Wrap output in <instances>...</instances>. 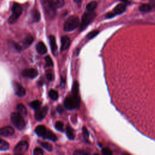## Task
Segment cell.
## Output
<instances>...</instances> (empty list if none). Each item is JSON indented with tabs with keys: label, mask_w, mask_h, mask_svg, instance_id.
Segmentation results:
<instances>
[{
	"label": "cell",
	"mask_w": 155,
	"mask_h": 155,
	"mask_svg": "<svg viewBox=\"0 0 155 155\" xmlns=\"http://www.w3.org/2000/svg\"><path fill=\"white\" fill-rule=\"evenodd\" d=\"M80 24V20L76 16H70L64 23V29L66 32H71L76 29Z\"/></svg>",
	"instance_id": "6da1fadb"
},
{
	"label": "cell",
	"mask_w": 155,
	"mask_h": 155,
	"mask_svg": "<svg viewBox=\"0 0 155 155\" xmlns=\"http://www.w3.org/2000/svg\"><path fill=\"white\" fill-rule=\"evenodd\" d=\"M11 119L13 124L18 129V130H23L25 127V120L21 115L19 113H12L11 115Z\"/></svg>",
	"instance_id": "7a4b0ae2"
},
{
	"label": "cell",
	"mask_w": 155,
	"mask_h": 155,
	"mask_svg": "<svg viewBox=\"0 0 155 155\" xmlns=\"http://www.w3.org/2000/svg\"><path fill=\"white\" fill-rule=\"evenodd\" d=\"M96 17V13L93 12H89L85 13L82 17L80 24V30H84L88 25L91 24Z\"/></svg>",
	"instance_id": "3957f363"
},
{
	"label": "cell",
	"mask_w": 155,
	"mask_h": 155,
	"mask_svg": "<svg viewBox=\"0 0 155 155\" xmlns=\"http://www.w3.org/2000/svg\"><path fill=\"white\" fill-rule=\"evenodd\" d=\"M23 12V9L21 6L18 4L15 3L12 7V15L8 18V23L10 24H14L15 23L17 20H18L19 17L21 15Z\"/></svg>",
	"instance_id": "277c9868"
},
{
	"label": "cell",
	"mask_w": 155,
	"mask_h": 155,
	"mask_svg": "<svg viewBox=\"0 0 155 155\" xmlns=\"http://www.w3.org/2000/svg\"><path fill=\"white\" fill-rule=\"evenodd\" d=\"M42 4L47 18L50 20L54 18L56 13V8L49 3L46 0H42Z\"/></svg>",
	"instance_id": "5b68a950"
},
{
	"label": "cell",
	"mask_w": 155,
	"mask_h": 155,
	"mask_svg": "<svg viewBox=\"0 0 155 155\" xmlns=\"http://www.w3.org/2000/svg\"><path fill=\"white\" fill-rule=\"evenodd\" d=\"M80 99L74 97H67L64 101V106L67 110H73L78 108L80 106Z\"/></svg>",
	"instance_id": "8992f818"
},
{
	"label": "cell",
	"mask_w": 155,
	"mask_h": 155,
	"mask_svg": "<svg viewBox=\"0 0 155 155\" xmlns=\"http://www.w3.org/2000/svg\"><path fill=\"white\" fill-rule=\"evenodd\" d=\"M28 149V142L25 141H21L16 145L14 149V152L15 154H23L27 151Z\"/></svg>",
	"instance_id": "52a82bcc"
},
{
	"label": "cell",
	"mask_w": 155,
	"mask_h": 155,
	"mask_svg": "<svg viewBox=\"0 0 155 155\" xmlns=\"http://www.w3.org/2000/svg\"><path fill=\"white\" fill-rule=\"evenodd\" d=\"M48 111V107L47 106H45L44 107L39 108V109L36 110V112L35 114V119L39 121H41L43 119H44Z\"/></svg>",
	"instance_id": "ba28073f"
},
{
	"label": "cell",
	"mask_w": 155,
	"mask_h": 155,
	"mask_svg": "<svg viewBox=\"0 0 155 155\" xmlns=\"http://www.w3.org/2000/svg\"><path fill=\"white\" fill-rule=\"evenodd\" d=\"M13 87L15 94L19 97H23L25 95V90L18 82H13Z\"/></svg>",
	"instance_id": "9c48e42d"
},
{
	"label": "cell",
	"mask_w": 155,
	"mask_h": 155,
	"mask_svg": "<svg viewBox=\"0 0 155 155\" xmlns=\"http://www.w3.org/2000/svg\"><path fill=\"white\" fill-rule=\"evenodd\" d=\"M23 75L25 77H28L29 78H35L38 75V72L36 69L34 68H27L24 69L22 72Z\"/></svg>",
	"instance_id": "30bf717a"
},
{
	"label": "cell",
	"mask_w": 155,
	"mask_h": 155,
	"mask_svg": "<svg viewBox=\"0 0 155 155\" xmlns=\"http://www.w3.org/2000/svg\"><path fill=\"white\" fill-rule=\"evenodd\" d=\"M14 134L13 128L11 127H5L0 128V135L4 137H9Z\"/></svg>",
	"instance_id": "8fae6325"
},
{
	"label": "cell",
	"mask_w": 155,
	"mask_h": 155,
	"mask_svg": "<svg viewBox=\"0 0 155 155\" xmlns=\"http://www.w3.org/2000/svg\"><path fill=\"white\" fill-rule=\"evenodd\" d=\"M61 50L64 51L68 49L70 45V39L67 36H64L61 38Z\"/></svg>",
	"instance_id": "7c38bea8"
},
{
	"label": "cell",
	"mask_w": 155,
	"mask_h": 155,
	"mask_svg": "<svg viewBox=\"0 0 155 155\" xmlns=\"http://www.w3.org/2000/svg\"><path fill=\"white\" fill-rule=\"evenodd\" d=\"M36 49L37 52L41 55H44L47 53V49L44 44V42H39L37 43L36 46Z\"/></svg>",
	"instance_id": "4fadbf2b"
},
{
	"label": "cell",
	"mask_w": 155,
	"mask_h": 155,
	"mask_svg": "<svg viewBox=\"0 0 155 155\" xmlns=\"http://www.w3.org/2000/svg\"><path fill=\"white\" fill-rule=\"evenodd\" d=\"M49 42H50V45L51 47V51H52L53 54L56 55L57 51V45H56L55 38L52 35H50L49 36Z\"/></svg>",
	"instance_id": "5bb4252c"
},
{
	"label": "cell",
	"mask_w": 155,
	"mask_h": 155,
	"mask_svg": "<svg viewBox=\"0 0 155 155\" xmlns=\"http://www.w3.org/2000/svg\"><path fill=\"white\" fill-rule=\"evenodd\" d=\"M126 10V6L125 4L120 3L117 5L113 9V13L115 15H119L124 13Z\"/></svg>",
	"instance_id": "9a60e30c"
},
{
	"label": "cell",
	"mask_w": 155,
	"mask_h": 155,
	"mask_svg": "<svg viewBox=\"0 0 155 155\" xmlns=\"http://www.w3.org/2000/svg\"><path fill=\"white\" fill-rule=\"evenodd\" d=\"M46 1L56 8H61L64 5V0H46Z\"/></svg>",
	"instance_id": "2e32d148"
},
{
	"label": "cell",
	"mask_w": 155,
	"mask_h": 155,
	"mask_svg": "<svg viewBox=\"0 0 155 155\" xmlns=\"http://www.w3.org/2000/svg\"><path fill=\"white\" fill-rule=\"evenodd\" d=\"M43 138L51 140L52 141H56L57 140V137L55 135V133H54L52 132H51L50 130H47L44 135L42 136Z\"/></svg>",
	"instance_id": "e0dca14e"
},
{
	"label": "cell",
	"mask_w": 155,
	"mask_h": 155,
	"mask_svg": "<svg viewBox=\"0 0 155 155\" xmlns=\"http://www.w3.org/2000/svg\"><path fill=\"white\" fill-rule=\"evenodd\" d=\"M46 131L47 129L44 125H38L35 128V133L39 137H42L44 136Z\"/></svg>",
	"instance_id": "ac0fdd59"
},
{
	"label": "cell",
	"mask_w": 155,
	"mask_h": 155,
	"mask_svg": "<svg viewBox=\"0 0 155 155\" xmlns=\"http://www.w3.org/2000/svg\"><path fill=\"white\" fill-rule=\"evenodd\" d=\"M72 94H73V97L80 99L79 95V84L76 81H75L73 85Z\"/></svg>",
	"instance_id": "d6986e66"
},
{
	"label": "cell",
	"mask_w": 155,
	"mask_h": 155,
	"mask_svg": "<svg viewBox=\"0 0 155 155\" xmlns=\"http://www.w3.org/2000/svg\"><path fill=\"white\" fill-rule=\"evenodd\" d=\"M66 135L67 137L70 140H73L75 137V132L69 125H67L66 127Z\"/></svg>",
	"instance_id": "ffe728a7"
},
{
	"label": "cell",
	"mask_w": 155,
	"mask_h": 155,
	"mask_svg": "<svg viewBox=\"0 0 155 155\" xmlns=\"http://www.w3.org/2000/svg\"><path fill=\"white\" fill-rule=\"evenodd\" d=\"M17 110H18V113L23 116H25L27 115V110L26 107L22 104L18 105V106H17Z\"/></svg>",
	"instance_id": "44dd1931"
},
{
	"label": "cell",
	"mask_w": 155,
	"mask_h": 155,
	"mask_svg": "<svg viewBox=\"0 0 155 155\" xmlns=\"http://www.w3.org/2000/svg\"><path fill=\"white\" fill-rule=\"evenodd\" d=\"M32 16L34 22H38L40 20L41 15L38 11L33 10L32 12Z\"/></svg>",
	"instance_id": "7402d4cb"
},
{
	"label": "cell",
	"mask_w": 155,
	"mask_h": 155,
	"mask_svg": "<svg viewBox=\"0 0 155 155\" xmlns=\"http://www.w3.org/2000/svg\"><path fill=\"white\" fill-rule=\"evenodd\" d=\"M97 7V3L96 1H92L89 3L87 6H86V9L88 12H93Z\"/></svg>",
	"instance_id": "603a6c76"
},
{
	"label": "cell",
	"mask_w": 155,
	"mask_h": 155,
	"mask_svg": "<svg viewBox=\"0 0 155 155\" xmlns=\"http://www.w3.org/2000/svg\"><path fill=\"white\" fill-rule=\"evenodd\" d=\"M9 148V145L4 140L0 138V150L5 151Z\"/></svg>",
	"instance_id": "cb8c5ba5"
},
{
	"label": "cell",
	"mask_w": 155,
	"mask_h": 155,
	"mask_svg": "<svg viewBox=\"0 0 155 155\" xmlns=\"http://www.w3.org/2000/svg\"><path fill=\"white\" fill-rule=\"evenodd\" d=\"M30 106L34 110H38L41 106V102L38 100L33 101L30 103Z\"/></svg>",
	"instance_id": "d4e9b609"
},
{
	"label": "cell",
	"mask_w": 155,
	"mask_h": 155,
	"mask_svg": "<svg viewBox=\"0 0 155 155\" xmlns=\"http://www.w3.org/2000/svg\"><path fill=\"white\" fill-rule=\"evenodd\" d=\"M139 9L142 12H149L151 10V7L148 4H144L140 7Z\"/></svg>",
	"instance_id": "484cf974"
},
{
	"label": "cell",
	"mask_w": 155,
	"mask_h": 155,
	"mask_svg": "<svg viewBox=\"0 0 155 155\" xmlns=\"http://www.w3.org/2000/svg\"><path fill=\"white\" fill-rule=\"evenodd\" d=\"M33 41V38L32 35H29L26 38H25V40H24V45L25 46V47H27L28 46H29L30 45H31Z\"/></svg>",
	"instance_id": "4316f807"
},
{
	"label": "cell",
	"mask_w": 155,
	"mask_h": 155,
	"mask_svg": "<svg viewBox=\"0 0 155 155\" xmlns=\"http://www.w3.org/2000/svg\"><path fill=\"white\" fill-rule=\"evenodd\" d=\"M49 97L54 101H56L58 98V93L56 91L54 90H50L49 93Z\"/></svg>",
	"instance_id": "83f0119b"
},
{
	"label": "cell",
	"mask_w": 155,
	"mask_h": 155,
	"mask_svg": "<svg viewBox=\"0 0 155 155\" xmlns=\"http://www.w3.org/2000/svg\"><path fill=\"white\" fill-rule=\"evenodd\" d=\"M40 145L42 146V147H44L45 149H46L47 151H51L53 149L52 146L50 144H49V142H39Z\"/></svg>",
	"instance_id": "f1b7e54d"
},
{
	"label": "cell",
	"mask_w": 155,
	"mask_h": 155,
	"mask_svg": "<svg viewBox=\"0 0 155 155\" xmlns=\"http://www.w3.org/2000/svg\"><path fill=\"white\" fill-rule=\"evenodd\" d=\"M99 31L97 30H94L91 32H90L88 35H87V37H86V38H87V39H91L92 38H93L94 37H95L99 33Z\"/></svg>",
	"instance_id": "f546056e"
},
{
	"label": "cell",
	"mask_w": 155,
	"mask_h": 155,
	"mask_svg": "<svg viewBox=\"0 0 155 155\" xmlns=\"http://www.w3.org/2000/svg\"><path fill=\"white\" fill-rule=\"evenodd\" d=\"M55 128L56 130L60 132H64V124L61 121H58L55 124Z\"/></svg>",
	"instance_id": "4dcf8cb0"
},
{
	"label": "cell",
	"mask_w": 155,
	"mask_h": 155,
	"mask_svg": "<svg viewBox=\"0 0 155 155\" xmlns=\"http://www.w3.org/2000/svg\"><path fill=\"white\" fill-rule=\"evenodd\" d=\"M82 136L84 137V138L87 141L89 139V131L87 130V128L85 127H82Z\"/></svg>",
	"instance_id": "1f68e13d"
},
{
	"label": "cell",
	"mask_w": 155,
	"mask_h": 155,
	"mask_svg": "<svg viewBox=\"0 0 155 155\" xmlns=\"http://www.w3.org/2000/svg\"><path fill=\"white\" fill-rule=\"evenodd\" d=\"M45 61L46 62V64L47 66L52 67L54 66V63L52 61V59H51L50 56H47L45 58Z\"/></svg>",
	"instance_id": "d6a6232c"
},
{
	"label": "cell",
	"mask_w": 155,
	"mask_h": 155,
	"mask_svg": "<svg viewBox=\"0 0 155 155\" xmlns=\"http://www.w3.org/2000/svg\"><path fill=\"white\" fill-rule=\"evenodd\" d=\"M102 153L105 155H111L113 153H112V151H111L110 149L106 147V148H104L102 150Z\"/></svg>",
	"instance_id": "836d02e7"
},
{
	"label": "cell",
	"mask_w": 155,
	"mask_h": 155,
	"mask_svg": "<svg viewBox=\"0 0 155 155\" xmlns=\"http://www.w3.org/2000/svg\"><path fill=\"white\" fill-rule=\"evenodd\" d=\"M33 154L35 155H41L43 154V151L40 148H36L33 151Z\"/></svg>",
	"instance_id": "e575fe53"
},
{
	"label": "cell",
	"mask_w": 155,
	"mask_h": 155,
	"mask_svg": "<svg viewBox=\"0 0 155 155\" xmlns=\"http://www.w3.org/2000/svg\"><path fill=\"white\" fill-rule=\"evenodd\" d=\"M89 153L85 152V151L82 150H76L74 152V154H77V155H81V154H89Z\"/></svg>",
	"instance_id": "d590c367"
},
{
	"label": "cell",
	"mask_w": 155,
	"mask_h": 155,
	"mask_svg": "<svg viewBox=\"0 0 155 155\" xmlns=\"http://www.w3.org/2000/svg\"><path fill=\"white\" fill-rule=\"evenodd\" d=\"M57 111H58V112L59 113H62L64 112V108L63 107L61 106V105H59L58 106V107H57Z\"/></svg>",
	"instance_id": "8d00e7d4"
},
{
	"label": "cell",
	"mask_w": 155,
	"mask_h": 155,
	"mask_svg": "<svg viewBox=\"0 0 155 155\" xmlns=\"http://www.w3.org/2000/svg\"><path fill=\"white\" fill-rule=\"evenodd\" d=\"M46 78L49 81L52 80H53V75H52V74L50 73H47L46 74Z\"/></svg>",
	"instance_id": "74e56055"
},
{
	"label": "cell",
	"mask_w": 155,
	"mask_h": 155,
	"mask_svg": "<svg viewBox=\"0 0 155 155\" xmlns=\"http://www.w3.org/2000/svg\"><path fill=\"white\" fill-rule=\"evenodd\" d=\"M116 15L114 13H112V12H110V13H108V14H107L106 15V18H113V17H114Z\"/></svg>",
	"instance_id": "f35d334b"
},
{
	"label": "cell",
	"mask_w": 155,
	"mask_h": 155,
	"mask_svg": "<svg viewBox=\"0 0 155 155\" xmlns=\"http://www.w3.org/2000/svg\"><path fill=\"white\" fill-rule=\"evenodd\" d=\"M73 1L76 3H80L82 1V0H73Z\"/></svg>",
	"instance_id": "ab89813d"
},
{
	"label": "cell",
	"mask_w": 155,
	"mask_h": 155,
	"mask_svg": "<svg viewBox=\"0 0 155 155\" xmlns=\"http://www.w3.org/2000/svg\"><path fill=\"white\" fill-rule=\"evenodd\" d=\"M150 2H151V3H154V1H155V0H150Z\"/></svg>",
	"instance_id": "60d3db41"
}]
</instances>
